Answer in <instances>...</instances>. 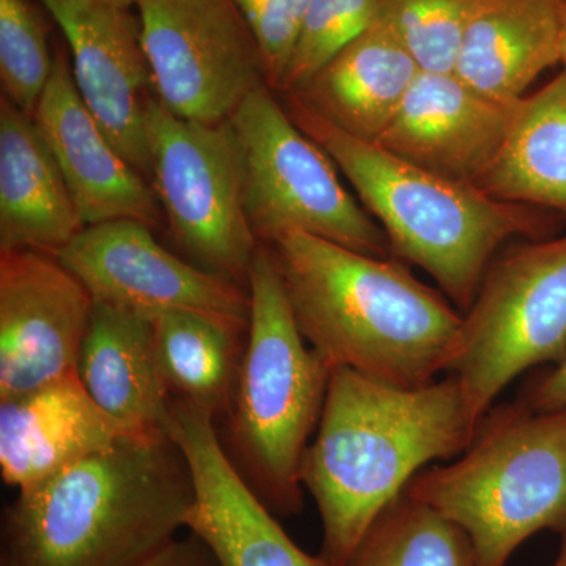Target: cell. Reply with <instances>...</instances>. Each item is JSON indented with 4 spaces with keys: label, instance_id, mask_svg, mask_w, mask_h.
Returning <instances> with one entry per match:
<instances>
[{
    "label": "cell",
    "instance_id": "obj_12",
    "mask_svg": "<svg viewBox=\"0 0 566 566\" xmlns=\"http://www.w3.org/2000/svg\"><path fill=\"white\" fill-rule=\"evenodd\" d=\"M167 434L191 472L193 501L185 528L218 566H334L290 538L227 455L216 419L188 401L172 400Z\"/></svg>",
    "mask_w": 566,
    "mask_h": 566
},
{
    "label": "cell",
    "instance_id": "obj_21",
    "mask_svg": "<svg viewBox=\"0 0 566 566\" xmlns=\"http://www.w3.org/2000/svg\"><path fill=\"white\" fill-rule=\"evenodd\" d=\"M566 0H483L465 32L455 74L502 103L560 63Z\"/></svg>",
    "mask_w": 566,
    "mask_h": 566
},
{
    "label": "cell",
    "instance_id": "obj_15",
    "mask_svg": "<svg viewBox=\"0 0 566 566\" xmlns=\"http://www.w3.org/2000/svg\"><path fill=\"white\" fill-rule=\"evenodd\" d=\"M33 120L61 167L84 227L112 221L159 226L163 208L147 178L118 153L82 99L63 48Z\"/></svg>",
    "mask_w": 566,
    "mask_h": 566
},
{
    "label": "cell",
    "instance_id": "obj_22",
    "mask_svg": "<svg viewBox=\"0 0 566 566\" xmlns=\"http://www.w3.org/2000/svg\"><path fill=\"white\" fill-rule=\"evenodd\" d=\"M474 186L502 202L566 218V71L516 103L497 155Z\"/></svg>",
    "mask_w": 566,
    "mask_h": 566
},
{
    "label": "cell",
    "instance_id": "obj_27",
    "mask_svg": "<svg viewBox=\"0 0 566 566\" xmlns=\"http://www.w3.org/2000/svg\"><path fill=\"white\" fill-rule=\"evenodd\" d=\"M381 0H311L303 32L279 93L300 91L378 18Z\"/></svg>",
    "mask_w": 566,
    "mask_h": 566
},
{
    "label": "cell",
    "instance_id": "obj_3",
    "mask_svg": "<svg viewBox=\"0 0 566 566\" xmlns=\"http://www.w3.org/2000/svg\"><path fill=\"white\" fill-rule=\"evenodd\" d=\"M192 501L169 434L122 436L18 493L3 512L0 566H139L177 538Z\"/></svg>",
    "mask_w": 566,
    "mask_h": 566
},
{
    "label": "cell",
    "instance_id": "obj_19",
    "mask_svg": "<svg viewBox=\"0 0 566 566\" xmlns=\"http://www.w3.org/2000/svg\"><path fill=\"white\" fill-rule=\"evenodd\" d=\"M39 125L0 99V253H55L84 230Z\"/></svg>",
    "mask_w": 566,
    "mask_h": 566
},
{
    "label": "cell",
    "instance_id": "obj_26",
    "mask_svg": "<svg viewBox=\"0 0 566 566\" xmlns=\"http://www.w3.org/2000/svg\"><path fill=\"white\" fill-rule=\"evenodd\" d=\"M54 69L43 14L33 0H0V82L3 98L24 114L36 107Z\"/></svg>",
    "mask_w": 566,
    "mask_h": 566
},
{
    "label": "cell",
    "instance_id": "obj_16",
    "mask_svg": "<svg viewBox=\"0 0 566 566\" xmlns=\"http://www.w3.org/2000/svg\"><path fill=\"white\" fill-rule=\"evenodd\" d=\"M516 103L490 98L455 73L420 71L375 144L424 170L474 185L504 144Z\"/></svg>",
    "mask_w": 566,
    "mask_h": 566
},
{
    "label": "cell",
    "instance_id": "obj_25",
    "mask_svg": "<svg viewBox=\"0 0 566 566\" xmlns=\"http://www.w3.org/2000/svg\"><path fill=\"white\" fill-rule=\"evenodd\" d=\"M483 0H381L378 17L422 71L455 73L469 24Z\"/></svg>",
    "mask_w": 566,
    "mask_h": 566
},
{
    "label": "cell",
    "instance_id": "obj_10",
    "mask_svg": "<svg viewBox=\"0 0 566 566\" xmlns=\"http://www.w3.org/2000/svg\"><path fill=\"white\" fill-rule=\"evenodd\" d=\"M153 95L185 120L229 122L268 84L262 51L234 0H136Z\"/></svg>",
    "mask_w": 566,
    "mask_h": 566
},
{
    "label": "cell",
    "instance_id": "obj_31",
    "mask_svg": "<svg viewBox=\"0 0 566 566\" xmlns=\"http://www.w3.org/2000/svg\"><path fill=\"white\" fill-rule=\"evenodd\" d=\"M551 566H566V534H564V543H562L560 553Z\"/></svg>",
    "mask_w": 566,
    "mask_h": 566
},
{
    "label": "cell",
    "instance_id": "obj_11",
    "mask_svg": "<svg viewBox=\"0 0 566 566\" xmlns=\"http://www.w3.org/2000/svg\"><path fill=\"white\" fill-rule=\"evenodd\" d=\"M52 255L80 279L95 304L150 322L172 312H192L248 329L249 289L167 251L147 223L112 221L85 227Z\"/></svg>",
    "mask_w": 566,
    "mask_h": 566
},
{
    "label": "cell",
    "instance_id": "obj_23",
    "mask_svg": "<svg viewBox=\"0 0 566 566\" xmlns=\"http://www.w3.org/2000/svg\"><path fill=\"white\" fill-rule=\"evenodd\" d=\"M164 381L172 400L226 417L248 329L212 316L172 312L151 319Z\"/></svg>",
    "mask_w": 566,
    "mask_h": 566
},
{
    "label": "cell",
    "instance_id": "obj_1",
    "mask_svg": "<svg viewBox=\"0 0 566 566\" xmlns=\"http://www.w3.org/2000/svg\"><path fill=\"white\" fill-rule=\"evenodd\" d=\"M476 427L455 376L400 389L335 368L301 465L322 520V556L346 566L409 482L434 461L460 457Z\"/></svg>",
    "mask_w": 566,
    "mask_h": 566
},
{
    "label": "cell",
    "instance_id": "obj_7",
    "mask_svg": "<svg viewBox=\"0 0 566 566\" xmlns=\"http://www.w3.org/2000/svg\"><path fill=\"white\" fill-rule=\"evenodd\" d=\"M243 163L244 208L260 244L290 232L389 259V240L338 178L326 151L260 85L230 117Z\"/></svg>",
    "mask_w": 566,
    "mask_h": 566
},
{
    "label": "cell",
    "instance_id": "obj_18",
    "mask_svg": "<svg viewBox=\"0 0 566 566\" xmlns=\"http://www.w3.org/2000/svg\"><path fill=\"white\" fill-rule=\"evenodd\" d=\"M76 374L123 434H167L172 397L164 381L150 319L93 304Z\"/></svg>",
    "mask_w": 566,
    "mask_h": 566
},
{
    "label": "cell",
    "instance_id": "obj_33",
    "mask_svg": "<svg viewBox=\"0 0 566 566\" xmlns=\"http://www.w3.org/2000/svg\"><path fill=\"white\" fill-rule=\"evenodd\" d=\"M107 2L115 3V6L126 7V9H133V7H136V0H107Z\"/></svg>",
    "mask_w": 566,
    "mask_h": 566
},
{
    "label": "cell",
    "instance_id": "obj_29",
    "mask_svg": "<svg viewBox=\"0 0 566 566\" xmlns=\"http://www.w3.org/2000/svg\"><path fill=\"white\" fill-rule=\"evenodd\" d=\"M521 400L536 411H554L566 406V357L556 367L534 379Z\"/></svg>",
    "mask_w": 566,
    "mask_h": 566
},
{
    "label": "cell",
    "instance_id": "obj_8",
    "mask_svg": "<svg viewBox=\"0 0 566 566\" xmlns=\"http://www.w3.org/2000/svg\"><path fill=\"white\" fill-rule=\"evenodd\" d=\"M566 357V233L506 248L463 314L449 374L476 423L510 382Z\"/></svg>",
    "mask_w": 566,
    "mask_h": 566
},
{
    "label": "cell",
    "instance_id": "obj_13",
    "mask_svg": "<svg viewBox=\"0 0 566 566\" xmlns=\"http://www.w3.org/2000/svg\"><path fill=\"white\" fill-rule=\"evenodd\" d=\"M93 304L52 253H0V400L76 371Z\"/></svg>",
    "mask_w": 566,
    "mask_h": 566
},
{
    "label": "cell",
    "instance_id": "obj_30",
    "mask_svg": "<svg viewBox=\"0 0 566 566\" xmlns=\"http://www.w3.org/2000/svg\"><path fill=\"white\" fill-rule=\"evenodd\" d=\"M139 566H218L210 551L197 536H177L155 556Z\"/></svg>",
    "mask_w": 566,
    "mask_h": 566
},
{
    "label": "cell",
    "instance_id": "obj_28",
    "mask_svg": "<svg viewBox=\"0 0 566 566\" xmlns=\"http://www.w3.org/2000/svg\"><path fill=\"white\" fill-rule=\"evenodd\" d=\"M262 51L268 85L281 91L311 0H234Z\"/></svg>",
    "mask_w": 566,
    "mask_h": 566
},
{
    "label": "cell",
    "instance_id": "obj_17",
    "mask_svg": "<svg viewBox=\"0 0 566 566\" xmlns=\"http://www.w3.org/2000/svg\"><path fill=\"white\" fill-rule=\"evenodd\" d=\"M122 436L74 371L0 400V474L20 493L102 452Z\"/></svg>",
    "mask_w": 566,
    "mask_h": 566
},
{
    "label": "cell",
    "instance_id": "obj_5",
    "mask_svg": "<svg viewBox=\"0 0 566 566\" xmlns=\"http://www.w3.org/2000/svg\"><path fill=\"white\" fill-rule=\"evenodd\" d=\"M251 316L222 446L275 516L303 510L301 465L322 420L333 368L297 329L281 274L260 244L249 274Z\"/></svg>",
    "mask_w": 566,
    "mask_h": 566
},
{
    "label": "cell",
    "instance_id": "obj_32",
    "mask_svg": "<svg viewBox=\"0 0 566 566\" xmlns=\"http://www.w3.org/2000/svg\"><path fill=\"white\" fill-rule=\"evenodd\" d=\"M560 63H564L565 71H566V18H565V25H564V35H562V52H560Z\"/></svg>",
    "mask_w": 566,
    "mask_h": 566
},
{
    "label": "cell",
    "instance_id": "obj_9",
    "mask_svg": "<svg viewBox=\"0 0 566 566\" xmlns=\"http://www.w3.org/2000/svg\"><path fill=\"white\" fill-rule=\"evenodd\" d=\"M151 186L193 264L248 289L259 251L244 208L243 163L230 122L185 120L155 95L145 107Z\"/></svg>",
    "mask_w": 566,
    "mask_h": 566
},
{
    "label": "cell",
    "instance_id": "obj_14",
    "mask_svg": "<svg viewBox=\"0 0 566 566\" xmlns=\"http://www.w3.org/2000/svg\"><path fill=\"white\" fill-rule=\"evenodd\" d=\"M36 2L65 36L82 99L123 158L151 181L145 107L153 92L139 14L107 0Z\"/></svg>",
    "mask_w": 566,
    "mask_h": 566
},
{
    "label": "cell",
    "instance_id": "obj_6",
    "mask_svg": "<svg viewBox=\"0 0 566 566\" xmlns=\"http://www.w3.org/2000/svg\"><path fill=\"white\" fill-rule=\"evenodd\" d=\"M403 494L460 527L476 566H506L538 532L566 534V406H493L460 457L422 469Z\"/></svg>",
    "mask_w": 566,
    "mask_h": 566
},
{
    "label": "cell",
    "instance_id": "obj_24",
    "mask_svg": "<svg viewBox=\"0 0 566 566\" xmlns=\"http://www.w3.org/2000/svg\"><path fill=\"white\" fill-rule=\"evenodd\" d=\"M346 566H476L468 536L401 494L368 528Z\"/></svg>",
    "mask_w": 566,
    "mask_h": 566
},
{
    "label": "cell",
    "instance_id": "obj_20",
    "mask_svg": "<svg viewBox=\"0 0 566 566\" xmlns=\"http://www.w3.org/2000/svg\"><path fill=\"white\" fill-rule=\"evenodd\" d=\"M420 71L411 52L378 17L307 84L290 93L342 132L376 142Z\"/></svg>",
    "mask_w": 566,
    "mask_h": 566
},
{
    "label": "cell",
    "instance_id": "obj_4",
    "mask_svg": "<svg viewBox=\"0 0 566 566\" xmlns=\"http://www.w3.org/2000/svg\"><path fill=\"white\" fill-rule=\"evenodd\" d=\"M281 95L293 122L329 155L385 230L394 259L430 274L461 314L506 241L543 240L554 232L553 219L538 208L502 202L472 182L424 170L342 132L292 93Z\"/></svg>",
    "mask_w": 566,
    "mask_h": 566
},
{
    "label": "cell",
    "instance_id": "obj_2",
    "mask_svg": "<svg viewBox=\"0 0 566 566\" xmlns=\"http://www.w3.org/2000/svg\"><path fill=\"white\" fill-rule=\"evenodd\" d=\"M268 249L297 329L333 370L349 368L400 389L449 374L463 314L398 259L303 232Z\"/></svg>",
    "mask_w": 566,
    "mask_h": 566
}]
</instances>
